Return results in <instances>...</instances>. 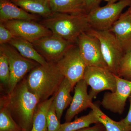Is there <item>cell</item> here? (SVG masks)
<instances>
[{"instance_id": "cell-10", "label": "cell", "mask_w": 131, "mask_h": 131, "mask_svg": "<svg viewBox=\"0 0 131 131\" xmlns=\"http://www.w3.org/2000/svg\"><path fill=\"white\" fill-rule=\"evenodd\" d=\"M77 43L81 56L87 66H96L108 69L97 38L84 32L78 37Z\"/></svg>"}, {"instance_id": "cell-32", "label": "cell", "mask_w": 131, "mask_h": 131, "mask_svg": "<svg viewBox=\"0 0 131 131\" xmlns=\"http://www.w3.org/2000/svg\"><path fill=\"white\" fill-rule=\"evenodd\" d=\"M129 8H130V9H131V5L130 7H129Z\"/></svg>"}, {"instance_id": "cell-25", "label": "cell", "mask_w": 131, "mask_h": 131, "mask_svg": "<svg viewBox=\"0 0 131 131\" xmlns=\"http://www.w3.org/2000/svg\"><path fill=\"white\" fill-rule=\"evenodd\" d=\"M117 75L131 81V51L124 54L120 63Z\"/></svg>"}, {"instance_id": "cell-11", "label": "cell", "mask_w": 131, "mask_h": 131, "mask_svg": "<svg viewBox=\"0 0 131 131\" xmlns=\"http://www.w3.org/2000/svg\"><path fill=\"white\" fill-rule=\"evenodd\" d=\"M1 23L14 37L22 38L32 43L43 37L52 34L47 27L34 21L14 20Z\"/></svg>"}, {"instance_id": "cell-17", "label": "cell", "mask_w": 131, "mask_h": 131, "mask_svg": "<svg viewBox=\"0 0 131 131\" xmlns=\"http://www.w3.org/2000/svg\"><path fill=\"white\" fill-rule=\"evenodd\" d=\"M49 2L52 13L88 14L84 0H49Z\"/></svg>"}, {"instance_id": "cell-31", "label": "cell", "mask_w": 131, "mask_h": 131, "mask_svg": "<svg viewBox=\"0 0 131 131\" xmlns=\"http://www.w3.org/2000/svg\"><path fill=\"white\" fill-rule=\"evenodd\" d=\"M105 1L107 2V4H110V3H114L117 2L119 1H122V0H102Z\"/></svg>"}, {"instance_id": "cell-29", "label": "cell", "mask_w": 131, "mask_h": 131, "mask_svg": "<svg viewBox=\"0 0 131 131\" xmlns=\"http://www.w3.org/2000/svg\"><path fill=\"white\" fill-rule=\"evenodd\" d=\"M129 99L130 102L129 112L126 117L121 121L125 126L127 129L129 131H131V94L129 96Z\"/></svg>"}, {"instance_id": "cell-7", "label": "cell", "mask_w": 131, "mask_h": 131, "mask_svg": "<svg viewBox=\"0 0 131 131\" xmlns=\"http://www.w3.org/2000/svg\"><path fill=\"white\" fill-rule=\"evenodd\" d=\"M56 63L61 74L70 82L73 89L78 82L83 79L87 66L78 45L71 47Z\"/></svg>"}, {"instance_id": "cell-20", "label": "cell", "mask_w": 131, "mask_h": 131, "mask_svg": "<svg viewBox=\"0 0 131 131\" xmlns=\"http://www.w3.org/2000/svg\"><path fill=\"white\" fill-rule=\"evenodd\" d=\"M54 98V95L38 104L33 118L31 131H48L47 114Z\"/></svg>"}, {"instance_id": "cell-14", "label": "cell", "mask_w": 131, "mask_h": 131, "mask_svg": "<svg viewBox=\"0 0 131 131\" xmlns=\"http://www.w3.org/2000/svg\"><path fill=\"white\" fill-rule=\"evenodd\" d=\"M108 30L115 35L124 54L131 51V13L129 9L122 14Z\"/></svg>"}, {"instance_id": "cell-9", "label": "cell", "mask_w": 131, "mask_h": 131, "mask_svg": "<svg viewBox=\"0 0 131 131\" xmlns=\"http://www.w3.org/2000/svg\"><path fill=\"white\" fill-rule=\"evenodd\" d=\"M32 44L47 62L56 63L75 45L53 34L43 37Z\"/></svg>"}, {"instance_id": "cell-8", "label": "cell", "mask_w": 131, "mask_h": 131, "mask_svg": "<svg viewBox=\"0 0 131 131\" xmlns=\"http://www.w3.org/2000/svg\"><path fill=\"white\" fill-rule=\"evenodd\" d=\"M83 79L91 87L89 94L93 99L101 91L110 90L114 92L116 89L115 74L105 68L86 66Z\"/></svg>"}, {"instance_id": "cell-12", "label": "cell", "mask_w": 131, "mask_h": 131, "mask_svg": "<svg viewBox=\"0 0 131 131\" xmlns=\"http://www.w3.org/2000/svg\"><path fill=\"white\" fill-rule=\"evenodd\" d=\"M116 88L114 92H108L103 95L101 104L104 108L115 113L124 112L127 100L131 94V81L115 74Z\"/></svg>"}, {"instance_id": "cell-27", "label": "cell", "mask_w": 131, "mask_h": 131, "mask_svg": "<svg viewBox=\"0 0 131 131\" xmlns=\"http://www.w3.org/2000/svg\"><path fill=\"white\" fill-rule=\"evenodd\" d=\"M14 36L2 23L0 24V44L8 43Z\"/></svg>"}, {"instance_id": "cell-1", "label": "cell", "mask_w": 131, "mask_h": 131, "mask_svg": "<svg viewBox=\"0 0 131 131\" xmlns=\"http://www.w3.org/2000/svg\"><path fill=\"white\" fill-rule=\"evenodd\" d=\"M40 102L28 89L25 77L13 91L1 96L0 107L7 109L22 131H31L34 115Z\"/></svg>"}, {"instance_id": "cell-5", "label": "cell", "mask_w": 131, "mask_h": 131, "mask_svg": "<svg viewBox=\"0 0 131 131\" xmlns=\"http://www.w3.org/2000/svg\"><path fill=\"white\" fill-rule=\"evenodd\" d=\"M131 5V0H122L94 8L87 15L90 28L97 30H108L119 18L123 10Z\"/></svg>"}, {"instance_id": "cell-19", "label": "cell", "mask_w": 131, "mask_h": 131, "mask_svg": "<svg viewBox=\"0 0 131 131\" xmlns=\"http://www.w3.org/2000/svg\"><path fill=\"white\" fill-rule=\"evenodd\" d=\"M73 90L70 82L64 78L57 92L54 95L57 116L60 121L64 111L70 105L72 101L73 97L71 95L70 92Z\"/></svg>"}, {"instance_id": "cell-26", "label": "cell", "mask_w": 131, "mask_h": 131, "mask_svg": "<svg viewBox=\"0 0 131 131\" xmlns=\"http://www.w3.org/2000/svg\"><path fill=\"white\" fill-rule=\"evenodd\" d=\"M47 121L48 131H59L61 124L57 116L54 99L47 113Z\"/></svg>"}, {"instance_id": "cell-21", "label": "cell", "mask_w": 131, "mask_h": 131, "mask_svg": "<svg viewBox=\"0 0 131 131\" xmlns=\"http://www.w3.org/2000/svg\"><path fill=\"white\" fill-rule=\"evenodd\" d=\"M99 123L94 112L91 110L86 115L77 118L72 122L61 124L59 131H75L89 127L91 124Z\"/></svg>"}, {"instance_id": "cell-6", "label": "cell", "mask_w": 131, "mask_h": 131, "mask_svg": "<svg viewBox=\"0 0 131 131\" xmlns=\"http://www.w3.org/2000/svg\"><path fill=\"white\" fill-rule=\"evenodd\" d=\"M0 51L7 57L10 70V81L6 93L13 91L17 84L34 68L40 65L23 57L8 43L1 45Z\"/></svg>"}, {"instance_id": "cell-15", "label": "cell", "mask_w": 131, "mask_h": 131, "mask_svg": "<svg viewBox=\"0 0 131 131\" xmlns=\"http://www.w3.org/2000/svg\"><path fill=\"white\" fill-rule=\"evenodd\" d=\"M39 16L28 13L9 0H0V21L14 20L36 21Z\"/></svg>"}, {"instance_id": "cell-23", "label": "cell", "mask_w": 131, "mask_h": 131, "mask_svg": "<svg viewBox=\"0 0 131 131\" xmlns=\"http://www.w3.org/2000/svg\"><path fill=\"white\" fill-rule=\"evenodd\" d=\"M0 108V131H22L7 109Z\"/></svg>"}, {"instance_id": "cell-3", "label": "cell", "mask_w": 131, "mask_h": 131, "mask_svg": "<svg viewBox=\"0 0 131 131\" xmlns=\"http://www.w3.org/2000/svg\"><path fill=\"white\" fill-rule=\"evenodd\" d=\"M87 15L53 13L40 23L51 31L52 34L75 44L80 34L90 28Z\"/></svg>"}, {"instance_id": "cell-28", "label": "cell", "mask_w": 131, "mask_h": 131, "mask_svg": "<svg viewBox=\"0 0 131 131\" xmlns=\"http://www.w3.org/2000/svg\"><path fill=\"white\" fill-rule=\"evenodd\" d=\"M102 1V0H84L87 13L88 14L94 8L100 6L99 5Z\"/></svg>"}, {"instance_id": "cell-4", "label": "cell", "mask_w": 131, "mask_h": 131, "mask_svg": "<svg viewBox=\"0 0 131 131\" xmlns=\"http://www.w3.org/2000/svg\"><path fill=\"white\" fill-rule=\"evenodd\" d=\"M86 32L98 39L108 70L117 75L120 63L125 54L113 34L109 30H97L91 28Z\"/></svg>"}, {"instance_id": "cell-16", "label": "cell", "mask_w": 131, "mask_h": 131, "mask_svg": "<svg viewBox=\"0 0 131 131\" xmlns=\"http://www.w3.org/2000/svg\"><path fill=\"white\" fill-rule=\"evenodd\" d=\"M24 57L37 62L41 65L48 62L37 50L31 43L22 38L14 37L8 43Z\"/></svg>"}, {"instance_id": "cell-33", "label": "cell", "mask_w": 131, "mask_h": 131, "mask_svg": "<svg viewBox=\"0 0 131 131\" xmlns=\"http://www.w3.org/2000/svg\"><path fill=\"white\" fill-rule=\"evenodd\" d=\"M129 10H130V12L131 13V9H130V8H129Z\"/></svg>"}, {"instance_id": "cell-18", "label": "cell", "mask_w": 131, "mask_h": 131, "mask_svg": "<svg viewBox=\"0 0 131 131\" xmlns=\"http://www.w3.org/2000/svg\"><path fill=\"white\" fill-rule=\"evenodd\" d=\"M25 11L46 18L52 14L49 0H9Z\"/></svg>"}, {"instance_id": "cell-13", "label": "cell", "mask_w": 131, "mask_h": 131, "mask_svg": "<svg viewBox=\"0 0 131 131\" xmlns=\"http://www.w3.org/2000/svg\"><path fill=\"white\" fill-rule=\"evenodd\" d=\"M88 85L83 79L78 82L69 107L65 115V122L71 121L74 117L88 108H90L93 98L88 93Z\"/></svg>"}, {"instance_id": "cell-2", "label": "cell", "mask_w": 131, "mask_h": 131, "mask_svg": "<svg viewBox=\"0 0 131 131\" xmlns=\"http://www.w3.org/2000/svg\"><path fill=\"white\" fill-rule=\"evenodd\" d=\"M64 78L56 63L48 62L47 65L34 68L26 79L28 89L38 96L40 102L56 94Z\"/></svg>"}, {"instance_id": "cell-22", "label": "cell", "mask_w": 131, "mask_h": 131, "mask_svg": "<svg viewBox=\"0 0 131 131\" xmlns=\"http://www.w3.org/2000/svg\"><path fill=\"white\" fill-rule=\"evenodd\" d=\"M90 108L94 112L99 122L104 126L106 131H129L121 120L119 122L113 120L95 104L91 103Z\"/></svg>"}, {"instance_id": "cell-30", "label": "cell", "mask_w": 131, "mask_h": 131, "mask_svg": "<svg viewBox=\"0 0 131 131\" xmlns=\"http://www.w3.org/2000/svg\"><path fill=\"white\" fill-rule=\"evenodd\" d=\"M75 131H106L104 126L100 123L95 124L92 127H89Z\"/></svg>"}, {"instance_id": "cell-24", "label": "cell", "mask_w": 131, "mask_h": 131, "mask_svg": "<svg viewBox=\"0 0 131 131\" xmlns=\"http://www.w3.org/2000/svg\"><path fill=\"white\" fill-rule=\"evenodd\" d=\"M10 79V70L8 59L6 55L0 51V80L2 84L6 88L7 90Z\"/></svg>"}]
</instances>
